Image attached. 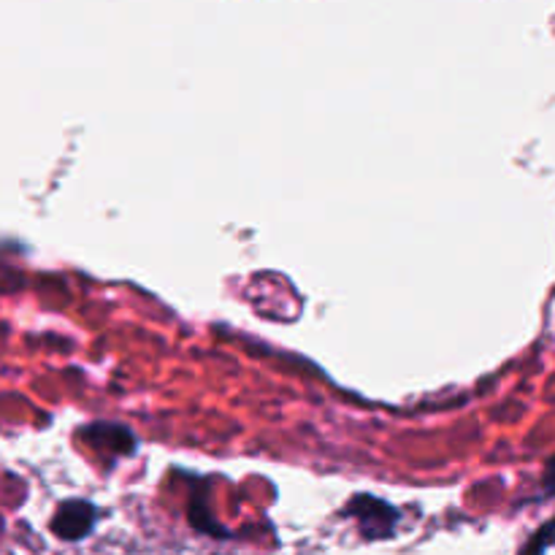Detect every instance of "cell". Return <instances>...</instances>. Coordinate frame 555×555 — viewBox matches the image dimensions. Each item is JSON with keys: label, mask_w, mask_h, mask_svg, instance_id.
<instances>
[{"label": "cell", "mask_w": 555, "mask_h": 555, "mask_svg": "<svg viewBox=\"0 0 555 555\" xmlns=\"http://www.w3.org/2000/svg\"><path fill=\"white\" fill-rule=\"evenodd\" d=\"M542 488H545L547 496H555V455H551L542 472Z\"/></svg>", "instance_id": "obj_5"}, {"label": "cell", "mask_w": 555, "mask_h": 555, "mask_svg": "<svg viewBox=\"0 0 555 555\" xmlns=\"http://www.w3.org/2000/svg\"><path fill=\"white\" fill-rule=\"evenodd\" d=\"M92 524H95V507L87 499H70V502L60 504L54 513L52 531L63 540L74 542L81 540L92 529Z\"/></svg>", "instance_id": "obj_3"}, {"label": "cell", "mask_w": 555, "mask_h": 555, "mask_svg": "<svg viewBox=\"0 0 555 555\" xmlns=\"http://www.w3.org/2000/svg\"><path fill=\"white\" fill-rule=\"evenodd\" d=\"M553 542H555V518L547 520V524L531 537L529 545H526V551L520 555H545V551L553 545Z\"/></svg>", "instance_id": "obj_4"}, {"label": "cell", "mask_w": 555, "mask_h": 555, "mask_svg": "<svg viewBox=\"0 0 555 555\" xmlns=\"http://www.w3.org/2000/svg\"><path fill=\"white\" fill-rule=\"evenodd\" d=\"M81 439L90 444L98 453H112V455H128L135 450V437L128 426L119 423H90V426L79 428Z\"/></svg>", "instance_id": "obj_2"}, {"label": "cell", "mask_w": 555, "mask_h": 555, "mask_svg": "<svg viewBox=\"0 0 555 555\" xmlns=\"http://www.w3.org/2000/svg\"><path fill=\"white\" fill-rule=\"evenodd\" d=\"M350 518L358 520V529H361L363 537L369 540H383V537H390L396 531V524H399V513L396 507H390L388 502L377 496H356L345 509Z\"/></svg>", "instance_id": "obj_1"}]
</instances>
